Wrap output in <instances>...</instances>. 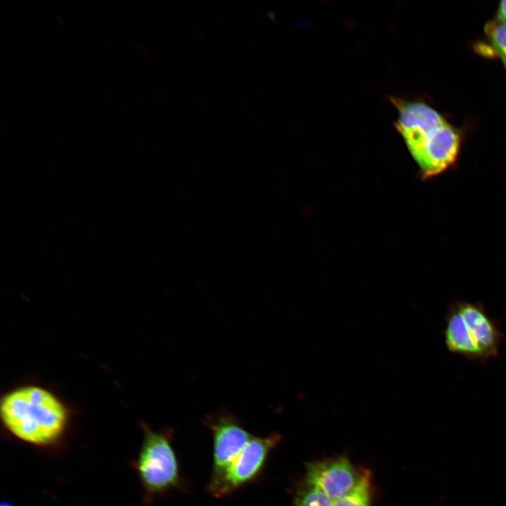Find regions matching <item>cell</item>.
Returning a JSON list of instances; mask_svg holds the SVG:
<instances>
[{
  "label": "cell",
  "mask_w": 506,
  "mask_h": 506,
  "mask_svg": "<svg viewBox=\"0 0 506 506\" xmlns=\"http://www.w3.org/2000/svg\"><path fill=\"white\" fill-rule=\"evenodd\" d=\"M0 417L6 430L17 439L45 446L56 443L66 432L71 410L50 388L27 382L2 395Z\"/></svg>",
  "instance_id": "1"
},
{
  "label": "cell",
  "mask_w": 506,
  "mask_h": 506,
  "mask_svg": "<svg viewBox=\"0 0 506 506\" xmlns=\"http://www.w3.org/2000/svg\"><path fill=\"white\" fill-rule=\"evenodd\" d=\"M444 339L450 352L472 361H487L470 337L456 304L452 305L446 313Z\"/></svg>",
  "instance_id": "8"
},
{
  "label": "cell",
  "mask_w": 506,
  "mask_h": 506,
  "mask_svg": "<svg viewBox=\"0 0 506 506\" xmlns=\"http://www.w3.org/2000/svg\"><path fill=\"white\" fill-rule=\"evenodd\" d=\"M398 107L397 129L423 175H437L454 163L460 138L445 119L423 103H403Z\"/></svg>",
  "instance_id": "2"
},
{
  "label": "cell",
  "mask_w": 506,
  "mask_h": 506,
  "mask_svg": "<svg viewBox=\"0 0 506 506\" xmlns=\"http://www.w3.org/2000/svg\"><path fill=\"white\" fill-rule=\"evenodd\" d=\"M143 439L136 461L141 482L148 495H161L184 485L172 445L173 432L155 431L142 424Z\"/></svg>",
  "instance_id": "3"
},
{
  "label": "cell",
  "mask_w": 506,
  "mask_h": 506,
  "mask_svg": "<svg viewBox=\"0 0 506 506\" xmlns=\"http://www.w3.org/2000/svg\"><path fill=\"white\" fill-rule=\"evenodd\" d=\"M1 506H11V505L6 503V504H4V505H1Z\"/></svg>",
  "instance_id": "14"
},
{
  "label": "cell",
  "mask_w": 506,
  "mask_h": 506,
  "mask_svg": "<svg viewBox=\"0 0 506 506\" xmlns=\"http://www.w3.org/2000/svg\"><path fill=\"white\" fill-rule=\"evenodd\" d=\"M361 473L346 457L339 456L309 462L305 484L320 488L334 501L354 488Z\"/></svg>",
  "instance_id": "6"
},
{
  "label": "cell",
  "mask_w": 506,
  "mask_h": 506,
  "mask_svg": "<svg viewBox=\"0 0 506 506\" xmlns=\"http://www.w3.org/2000/svg\"><path fill=\"white\" fill-rule=\"evenodd\" d=\"M213 436V465L209 480L219 477L253 436L238 417L220 410L203 420Z\"/></svg>",
  "instance_id": "5"
},
{
  "label": "cell",
  "mask_w": 506,
  "mask_h": 506,
  "mask_svg": "<svg viewBox=\"0 0 506 506\" xmlns=\"http://www.w3.org/2000/svg\"><path fill=\"white\" fill-rule=\"evenodd\" d=\"M472 341L486 360L498 353L502 335L489 318L482 305L468 302L456 303Z\"/></svg>",
  "instance_id": "7"
},
{
  "label": "cell",
  "mask_w": 506,
  "mask_h": 506,
  "mask_svg": "<svg viewBox=\"0 0 506 506\" xmlns=\"http://www.w3.org/2000/svg\"><path fill=\"white\" fill-rule=\"evenodd\" d=\"M502 58V60H503V62H504V63H505V67H506V56H504V57H502V58Z\"/></svg>",
  "instance_id": "13"
},
{
  "label": "cell",
  "mask_w": 506,
  "mask_h": 506,
  "mask_svg": "<svg viewBox=\"0 0 506 506\" xmlns=\"http://www.w3.org/2000/svg\"><path fill=\"white\" fill-rule=\"evenodd\" d=\"M371 474L363 469L354 488L340 498L334 500L333 506H371Z\"/></svg>",
  "instance_id": "9"
},
{
  "label": "cell",
  "mask_w": 506,
  "mask_h": 506,
  "mask_svg": "<svg viewBox=\"0 0 506 506\" xmlns=\"http://www.w3.org/2000/svg\"><path fill=\"white\" fill-rule=\"evenodd\" d=\"M334 501L320 488L304 484L294 498V506H333Z\"/></svg>",
  "instance_id": "10"
},
{
  "label": "cell",
  "mask_w": 506,
  "mask_h": 506,
  "mask_svg": "<svg viewBox=\"0 0 506 506\" xmlns=\"http://www.w3.org/2000/svg\"><path fill=\"white\" fill-rule=\"evenodd\" d=\"M280 440L277 432L253 436L227 469L217 479L209 481L208 492L216 498L225 497L255 481Z\"/></svg>",
  "instance_id": "4"
},
{
  "label": "cell",
  "mask_w": 506,
  "mask_h": 506,
  "mask_svg": "<svg viewBox=\"0 0 506 506\" xmlns=\"http://www.w3.org/2000/svg\"><path fill=\"white\" fill-rule=\"evenodd\" d=\"M498 20L506 22V0L500 3L498 9Z\"/></svg>",
  "instance_id": "12"
},
{
  "label": "cell",
  "mask_w": 506,
  "mask_h": 506,
  "mask_svg": "<svg viewBox=\"0 0 506 506\" xmlns=\"http://www.w3.org/2000/svg\"><path fill=\"white\" fill-rule=\"evenodd\" d=\"M485 31L500 58L506 56V22L498 20L490 22Z\"/></svg>",
  "instance_id": "11"
}]
</instances>
